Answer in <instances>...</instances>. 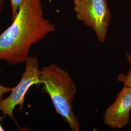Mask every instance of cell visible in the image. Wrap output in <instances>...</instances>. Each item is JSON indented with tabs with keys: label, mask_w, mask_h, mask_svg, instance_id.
Wrapping results in <instances>:
<instances>
[{
	"label": "cell",
	"mask_w": 131,
	"mask_h": 131,
	"mask_svg": "<svg viewBox=\"0 0 131 131\" xmlns=\"http://www.w3.org/2000/svg\"><path fill=\"white\" fill-rule=\"evenodd\" d=\"M56 30L44 16L41 0H25L12 24L0 34V61L12 66L25 63L32 46Z\"/></svg>",
	"instance_id": "6da1fadb"
},
{
	"label": "cell",
	"mask_w": 131,
	"mask_h": 131,
	"mask_svg": "<svg viewBox=\"0 0 131 131\" xmlns=\"http://www.w3.org/2000/svg\"><path fill=\"white\" fill-rule=\"evenodd\" d=\"M40 82L42 91L49 95L56 113L71 131H79V122L72 107L76 85L69 72L52 63L40 69Z\"/></svg>",
	"instance_id": "7a4b0ae2"
},
{
	"label": "cell",
	"mask_w": 131,
	"mask_h": 131,
	"mask_svg": "<svg viewBox=\"0 0 131 131\" xmlns=\"http://www.w3.org/2000/svg\"><path fill=\"white\" fill-rule=\"evenodd\" d=\"M73 9L77 19L92 29L99 42H104L111 18L107 0H73Z\"/></svg>",
	"instance_id": "3957f363"
},
{
	"label": "cell",
	"mask_w": 131,
	"mask_h": 131,
	"mask_svg": "<svg viewBox=\"0 0 131 131\" xmlns=\"http://www.w3.org/2000/svg\"><path fill=\"white\" fill-rule=\"evenodd\" d=\"M25 69L18 84L14 87L9 95L0 100V111L14 120L13 111L19 105L23 108L25 96L28 90L35 84H41L39 61L36 56H29L25 62Z\"/></svg>",
	"instance_id": "277c9868"
},
{
	"label": "cell",
	"mask_w": 131,
	"mask_h": 131,
	"mask_svg": "<svg viewBox=\"0 0 131 131\" xmlns=\"http://www.w3.org/2000/svg\"><path fill=\"white\" fill-rule=\"evenodd\" d=\"M131 110V88L123 85L114 102L105 110L103 122L107 126L121 130L128 124Z\"/></svg>",
	"instance_id": "5b68a950"
},
{
	"label": "cell",
	"mask_w": 131,
	"mask_h": 131,
	"mask_svg": "<svg viewBox=\"0 0 131 131\" xmlns=\"http://www.w3.org/2000/svg\"><path fill=\"white\" fill-rule=\"evenodd\" d=\"M127 59L130 65V70L126 74L120 73L117 75V81L123 84V85L131 88V54L129 52L126 54Z\"/></svg>",
	"instance_id": "8992f818"
},
{
	"label": "cell",
	"mask_w": 131,
	"mask_h": 131,
	"mask_svg": "<svg viewBox=\"0 0 131 131\" xmlns=\"http://www.w3.org/2000/svg\"><path fill=\"white\" fill-rule=\"evenodd\" d=\"M25 0H10L12 12V19H14L23 5Z\"/></svg>",
	"instance_id": "52a82bcc"
},
{
	"label": "cell",
	"mask_w": 131,
	"mask_h": 131,
	"mask_svg": "<svg viewBox=\"0 0 131 131\" xmlns=\"http://www.w3.org/2000/svg\"><path fill=\"white\" fill-rule=\"evenodd\" d=\"M1 69L0 68V73L1 72ZM14 88L6 87L0 84V100L3 99V96L5 94L11 92Z\"/></svg>",
	"instance_id": "ba28073f"
},
{
	"label": "cell",
	"mask_w": 131,
	"mask_h": 131,
	"mask_svg": "<svg viewBox=\"0 0 131 131\" xmlns=\"http://www.w3.org/2000/svg\"><path fill=\"white\" fill-rule=\"evenodd\" d=\"M5 0H0V14L2 13L3 6L5 4Z\"/></svg>",
	"instance_id": "9c48e42d"
},
{
	"label": "cell",
	"mask_w": 131,
	"mask_h": 131,
	"mask_svg": "<svg viewBox=\"0 0 131 131\" xmlns=\"http://www.w3.org/2000/svg\"><path fill=\"white\" fill-rule=\"evenodd\" d=\"M3 119V117H0V131H5V129L4 128V127L2 126V125L1 124V122L2 120Z\"/></svg>",
	"instance_id": "30bf717a"
}]
</instances>
